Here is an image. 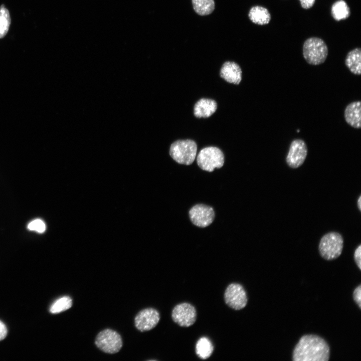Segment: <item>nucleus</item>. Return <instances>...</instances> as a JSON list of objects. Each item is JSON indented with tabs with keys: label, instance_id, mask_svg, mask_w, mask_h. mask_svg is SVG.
<instances>
[{
	"label": "nucleus",
	"instance_id": "a211bd4d",
	"mask_svg": "<svg viewBox=\"0 0 361 361\" xmlns=\"http://www.w3.org/2000/svg\"><path fill=\"white\" fill-rule=\"evenodd\" d=\"M214 347L211 340L206 337L200 338L196 345L197 355L203 359L209 358L212 354Z\"/></svg>",
	"mask_w": 361,
	"mask_h": 361
},
{
	"label": "nucleus",
	"instance_id": "f257e3e1",
	"mask_svg": "<svg viewBox=\"0 0 361 361\" xmlns=\"http://www.w3.org/2000/svg\"><path fill=\"white\" fill-rule=\"evenodd\" d=\"M330 347L321 337L305 334L299 339L292 353L293 361H328Z\"/></svg>",
	"mask_w": 361,
	"mask_h": 361
},
{
	"label": "nucleus",
	"instance_id": "a878e982",
	"mask_svg": "<svg viewBox=\"0 0 361 361\" xmlns=\"http://www.w3.org/2000/svg\"><path fill=\"white\" fill-rule=\"evenodd\" d=\"M7 332L8 330L5 324L0 321V341L6 337Z\"/></svg>",
	"mask_w": 361,
	"mask_h": 361
},
{
	"label": "nucleus",
	"instance_id": "0eeeda50",
	"mask_svg": "<svg viewBox=\"0 0 361 361\" xmlns=\"http://www.w3.org/2000/svg\"><path fill=\"white\" fill-rule=\"evenodd\" d=\"M307 153V146L303 139L293 140L290 144L285 159L287 165L293 169L298 168L305 161Z\"/></svg>",
	"mask_w": 361,
	"mask_h": 361
},
{
	"label": "nucleus",
	"instance_id": "dca6fc26",
	"mask_svg": "<svg viewBox=\"0 0 361 361\" xmlns=\"http://www.w3.org/2000/svg\"><path fill=\"white\" fill-rule=\"evenodd\" d=\"M345 65L350 72L354 75L361 74V50L356 48L351 50L346 55Z\"/></svg>",
	"mask_w": 361,
	"mask_h": 361
},
{
	"label": "nucleus",
	"instance_id": "b1692460",
	"mask_svg": "<svg viewBox=\"0 0 361 361\" xmlns=\"http://www.w3.org/2000/svg\"><path fill=\"white\" fill-rule=\"evenodd\" d=\"M354 260L358 267L361 269V245H359L355 250L354 253Z\"/></svg>",
	"mask_w": 361,
	"mask_h": 361
},
{
	"label": "nucleus",
	"instance_id": "bb28decb",
	"mask_svg": "<svg viewBox=\"0 0 361 361\" xmlns=\"http://www.w3.org/2000/svg\"><path fill=\"white\" fill-rule=\"evenodd\" d=\"M357 205L358 209L359 211H361V196H360L357 201Z\"/></svg>",
	"mask_w": 361,
	"mask_h": 361
},
{
	"label": "nucleus",
	"instance_id": "f8f14e48",
	"mask_svg": "<svg viewBox=\"0 0 361 361\" xmlns=\"http://www.w3.org/2000/svg\"><path fill=\"white\" fill-rule=\"evenodd\" d=\"M220 76L226 82L238 85L242 79V71L240 66L233 61H226L222 65Z\"/></svg>",
	"mask_w": 361,
	"mask_h": 361
},
{
	"label": "nucleus",
	"instance_id": "4468645a",
	"mask_svg": "<svg viewBox=\"0 0 361 361\" xmlns=\"http://www.w3.org/2000/svg\"><path fill=\"white\" fill-rule=\"evenodd\" d=\"M360 105V101H352L346 105L344 111L345 122L356 129H360L361 127Z\"/></svg>",
	"mask_w": 361,
	"mask_h": 361
},
{
	"label": "nucleus",
	"instance_id": "20e7f679",
	"mask_svg": "<svg viewBox=\"0 0 361 361\" xmlns=\"http://www.w3.org/2000/svg\"><path fill=\"white\" fill-rule=\"evenodd\" d=\"M343 248V239L342 235L336 232H330L325 234L321 238L318 251L322 258L330 261L340 256Z\"/></svg>",
	"mask_w": 361,
	"mask_h": 361
},
{
	"label": "nucleus",
	"instance_id": "4be33fe9",
	"mask_svg": "<svg viewBox=\"0 0 361 361\" xmlns=\"http://www.w3.org/2000/svg\"><path fill=\"white\" fill-rule=\"evenodd\" d=\"M28 228L31 230L37 231L39 233H43L45 231L46 227L42 220L37 219L31 222L28 225Z\"/></svg>",
	"mask_w": 361,
	"mask_h": 361
},
{
	"label": "nucleus",
	"instance_id": "ddd939ff",
	"mask_svg": "<svg viewBox=\"0 0 361 361\" xmlns=\"http://www.w3.org/2000/svg\"><path fill=\"white\" fill-rule=\"evenodd\" d=\"M217 102L212 99L202 98L195 104L194 115L198 118H207L211 116L217 110Z\"/></svg>",
	"mask_w": 361,
	"mask_h": 361
},
{
	"label": "nucleus",
	"instance_id": "6e6552de",
	"mask_svg": "<svg viewBox=\"0 0 361 361\" xmlns=\"http://www.w3.org/2000/svg\"><path fill=\"white\" fill-rule=\"evenodd\" d=\"M224 299L228 306L237 310L244 308L248 302L245 289L238 283H231L227 286L224 293Z\"/></svg>",
	"mask_w": 361,
	"mask_h": 361
},
{
	"label": "nucleus",
	"instance_id": "423d86ee",
	"mask_svg": "<svg viewBox=\"0 0 361 361\" xmlns=\"http://www.w3.org/2000/svg\"><path fill=\"white\" fill-rule=\"evenodd\" d=\"M95 343L100 350L107 353L113 354L118 352L122 346V340L116 331L105 329L97 335Z\"/></svg>",
	"mask_w": 361,
	"mask_h": 361
},
{
	"label": "nucleus",
	"instance_id": "f03ea898",
	"mask_svg": "<svg viewBox=\"0 0 361 361\" xmlns=\"http://www.w3.org/2000/svg\"><path fill=\"white\" fill-rule=\"evenodd\" d=\"M198 147L192 139L175 140L171 143L169 150L170 157L180 164H192L196 159Z\"/></svg>",
	"mask_w": 361,
	"mask_h": 361
},
{
	"label": "nucleus",
	"instance_id": "5701e85b",
	"mask_svg": "<svg viewBox=\"0 0 361 361\" xmlns=\"http://www.w3.org/2000/svg\"><path fill=\"white\" fill-rule=\"evenodd\" d=\"M353 299L359 308H361V285L357 286L353 292Z\"/></svg>",
	"mask_w": 361,
	"mask_h": 361
},
{
	"label": "nucleus",
	"instance_id": "1a4fd4ad",
	"mask_svg": "<svg viewBox=\"0 0 361 361\" xmlns=\"http://www.w3.org/2000/svg\"><path fill=\"white\" fill-rule=\"evenodd\" d=\"M192 223L200 228H205L211 225L214 220L215 213L213 208L203 204L195 205L189 211Z\"/></svg>",
	"mask_w": 361,
	"mask_h": 361
},
{
	"label": "nucleus",
	"instance_id": "6ab92c4d",
	"mask_svg": "<svg viewBox=\"0 0 361 361\" xmlns=\"http://www.w3.org/2000/svg\"><path fill=\"white\" fill-rule=\"evenodd\" d=\"M192 2L194 11L200 16L211 14L215 8L214 0H192Z\"/></svg>",
	"mask_w": 361,
	"mask_h": 361
},
{
	"label": "nucleus",
	"instance_id": "39448f33",
	"mask_svg": "<svg viewBox=\"0 0 361 361\" xmlns=\"http://www.w3.org/2000/svg\"><path fill=\"white\" fill-rule=\"evenodd\" d=\"M225 156L219 147L210 146L202 148L197 156V163L202 170L213 172L215 168H220L224 164Z\"/></svg>",
	"mask_w": 361,
	"mask_h": 361
},
{
	"label": "nucleus",
	"instance_id": "9b49d317",
	"mask_svg": "<svg viewBox=\"0 0 361 361\" xmlns=\"http://www.w3.org/2000/svg\"><path fill=\"white\" fill-rule=\"evenodd\" d=\"M160 319L159 313L152 308L141 310L135 316V327L141 332L148 331L155 327Z\"/></svg>",
	"mask_w": 361,
	"mask_h": 361
},
{
	"label": "nucleus",
	"instance_id": "7ed1b4c3",
	"mask_svg": "<svg viewBox=\"0 0 361 361\" xmlns=\"http://www.w3.org/2000/svg\"><path fill=\"white\" fill-rule=\"evenodd\" d=\"M302 52L303 58L308 64L319 65L325 61L328 49L322 39L317 37H310L304 41Z\"/></svg>",
	"mask_w": 361,
	"mask_h": 361
},
{
	"label": "nucleus",
	"instance_id": "393cba45",
	"mask_svg": "<svg viewBox=\"0 0 361 361\" xmlns=\"http://www.w3.org/2000/svg\"><path fill=\"white\" fill-rule=\"evenodd\" d=\"M300 2L301 7L304 9H309L312 7L315 2V0H298Z\"/></svg>",
	"mask_w": 361,
	"mask_h": 361
},
{
	"label": "nucleus",
	"instance_id": "aec40b11",
	"mask_svg": "<svg viewBox=\"0 0 361 361\" xmlns=\"http://www.w3.org/2000/svg\"><path fill=\"white\" fill-rule=\"evenodd\" d=\"M72 305V299L68 296H63L56 300L52 304L50 311L52 313H58L69 309Z\"/></svg>",
	"mask_w": 361,
	"mask_h": 361
},
{
	"label": "nucleus",
	"instance_id": "412c9836",
	"mask_svg": "<svg viewBox=\"0 0 361 361\" xmlns=\"http://www.w3.org/2000/svg\"><path fill=\"white\" fill-rule=\"evenodd\" d=\"M11 24V18L9 11L4 5L0 7V39L7 34Z\"/></svg>",
	"mask_w": 361,
	"mask_h": 361
},
{
	"label": "nucleus",
	"instance_id": "2eb2a0df",
	"mask_svg": "<svg viewBox=\"0 0 361 361\" xmlns=\"http://www.w3.org/2000/svg\"><path fill=\"white\" fill-rule=\"evenodd\" d=\"M248 17L252 22L259 25L269 24L271 19L268 9L260 6L252 7L249 12Z\"/></svg>",
	"mask_w": 361,
	"mask_h": 361
},
{
	"label": "nucleus",
	"instance_id": "f3484780",
	"mask_svg": "<svg viewBox=\"0 0 361 361\" xmlns=\"http://www.w3.org/2000/svg\"><path fill=\"white\" fill-rule=\"evenodd\" d=\"M331 14L336 21L348 18L350 14L349 7L344 0L335 2L331 8Z\"/></svg>",
	"mask_w": 361,
	"mask_h": 361
},
{
	"label": "nucleus",
	"instance_id": "9d476101",
	"mask_svg": "<svg viewBox=\"0 0 361 361\" xmlns=\"http://www.w3.org/2000/svg\"><path fill=\"white\" fill-rule=\"evenodd\" d=\"M172 319L174 322L182 327L192 325L197 318V312L195 307L189 303H182L176 305L172 309Z\"/></svg>",
	"mask_w": 361,
	"mask_h": 361
}]
</instances>
